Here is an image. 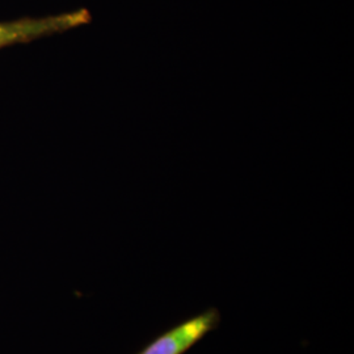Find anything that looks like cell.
Instances as JSON below:
<instances>
[{
	"mask_svg": "<svg viewBox=\"0 0 354 354\" xmlns=\"http://www.w3.org/2000/svg\"><path fill=\"white\" fill-rule=\"evenodd\" d=\"M89 21L91 13L84 8L46 17H24L12 21H1L0 49L67 32L77 26H86Z\"/></svg>",
	"mask_w": 354,
	"mask_h": 354,
	"instance_id": "obj_1",
	"label": "cell"
},
{
	"mask_svg": "<svg viewBox=\"0 0 354 354\" xmlns=\"http://www.w3.org/2000/svg\"><path fill=\"white\" fill-rule=\"evenodd\" d=\"M219 323V311L216 308H209L168 329L138 354H184L203 340L207 333L214 330Z\"/></svg>",
	"mask_w": 354,
	"mask_h": 354,
	"instance_id": "obj_2",
	"label": "cell"
}]
</instances>
